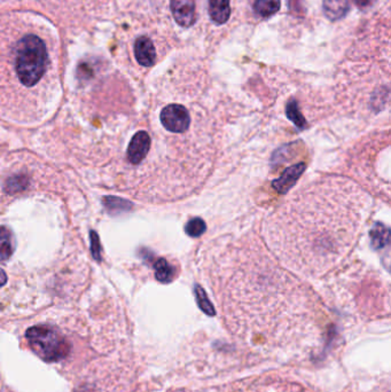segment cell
I'll use <instances>...</instances> for the list:
<instances>
[{"label": "cell", "mask_w": 391, "mask_h": 392, "mask_svg": "<svg viewBox=\"0 0 391 392\" xmlns=\"http://www.w3.org/2000/svg\"><path fill=\"white\" fill-rule=\"evenodd\" d=\"M369 209L365 191L341 177L314 179L265 219L271 253L290 272L319 278L336 269L358 242Z\"/></svg>", "instance_id": "1"}, {"label": "cell", "mask_w": 391, "mask_h": 392, "mask_svg": "<svg viewBox=\"0 0 391 392\" xmlns=\"http://www.w3.org/2000/svg\"><path fill=\"white\" fill-rule=\"evenodd\" d=\"M14 68L17 79L26 88H35L42 81L49 68L47 47L40 36L26 35L14 49Z\"/></svg>", "instance_id": "2"}, {"label": "cell", "mask_w": 391, "mask_h": 392, "mask_svg": "<svg viewBox=\"0 0 391 392\" xmlns=\"http://www.w3.org/2000/svg\"><path fill=\"white\" fill-rule=\"evenodd\" d=\"M26 336L31 350L49 363L65 359L70 351V344L65 337L45 324L30 328Z\"/></svg>", "instance_id": "3"}, {"label": "cell", "mask_w": 391, "mask_h": 392, "mask_svg": "<svg viewBox=\"0 0 391 392\" xmlns=\"http://www.w3.org/2000/svg\"><path fill=\"white\" fill-rule=\"evenodd\" d=\"M150 152V136L145 130L138 131L132 136L129 146H127V161L134 164L139 166L147 159Z\"/></svg>", "instance_id": "4"}, {"label": "cell", "mask_w": 391, "mask_h": 392, "mask_svg": "<svg viewBox=\"0 0 391 392\" xmlns=\"http://www.w3.org/2000/svg\"><path fill=\"white\" fill-rule=\"evenodd\" d=\"M173 17L179 26H192L196 22V0H170Z\"/></svg>", "instance_id": "5"}, {"label": "cell", "mask_w": 391, "mask_h": 392, "mask_svg": "<svg viewBox=\"0 0 391 392\" xmlns=\"http://www.w3.org/2000/svg\"><path fill=\"white\" fill-rule=\"evenodd\" d=\"M134 56L141 65H153L157 61V51L153 42L148 37H139L134 44Z\"/></svg>", "instance_id": "6"}, {"label": "cell", "mask_w": 391, "mask_h": 392, "mask_svg": "<svg viewBox=\"0 0 391 392\" xmlns=\"http://www.w3.org/2000/svg\"><path fill=\"white\" fill-rule=\"evenodd\" d=\"M209 15L216 24H224L231 15L230 0H209Z\"/></svg>", "instance_id": "7"}, {"label": "cell", "mask_w": 391, "mask_h": 392, "mask_svg": "<svg viewBox=\"0 0 391 392\" xmlns=\"http://www.w3.org/2000/svg\"><path fill=\"white\" fill-rule=\"evenodd\" d=\"M349 8V0H324V14L330 21L346 17Z\"/></svg>", "instance_id": "8"}, {"label": "cell", "mask_w": 391, "mask_h": 392, "mask_svg": "<svg viewBox=\"0 0 391 392\" xmlns=\"http://www.w3.org/2000/svg\"><path fill=\"white\" fill-rule=\"evenodd\" d=\"M15 242L13 234L6 227L0 226V260L6 262L13 255Z\"/></svg>", "instance_id": "9"}, {"label": "cell", "mask_w": 391, "mask_h": 392, "mask_svg": "<svg viewBox=\"0 0 391 392\" xmlns=\"http://www.w3.org/2000/svg\"><path fill=\"white\" fill-rule=\"evenodd\" d=\"M254 10L262 17H270L280 10V0H256Z\"/></svg>", "instance_id": "10"}, {"label": "cell", "mask_w": 391, "mask_h": 392, "mask_svg": "<svg viewBox=\"0 0 391 392\" xmlns=\"http://www.w3.org/2000/svg\"><path fill=\"white\" fill-rule=\"evenodd\" d=\"M206 230V224L199 218H194L186 226V232L191 237H199Z\"/></svg>", "instance_id": "11"}, {"label": "cell", "mask_w": 391, "mask_h": 392, "mask_svg": "<svg viewBox=\"0 0 391 392\" xmlns=\"http://www.w3.org/2000/svg\"><path fill=\"white\" fill-rule=\"evenodd\" d=\"M91 237L95 239V241L92 240V250H93V255H95L97 260H99L100 257H99V250L97 249V246H99L98 237H97V234H95V232H92Z\"/></svg>", "instance_id": "12"}, {"label": "cell", "mask_w": 391, "mask_h": 392, "mask_svg": "<svg viewBox=\"0 0 391 392\" xmlns=\"http://www.w3.org/2000/svg\"><path fill=\"white\" fill-rule=\"evenodd\" d=\"M356 5L359 7V8H367V7L372 6L375 0H353Z\"/></svg>", "instance_id": "13"}, {"label": "cell", "mask_w": 391, "mask_h": 392, "mask_svg": "<svg viewBox=\"0 0 391 392\" xmlns=\"http://www.w3.org/2000/svg\"><path fill=\"white\" fill-rule=\"evenodd\" d=\"M7 282V276L6 273L3 272V269L0 267V288L5 285V283Z\"/></svg>", "instance_id": "14"}]
</instances>
